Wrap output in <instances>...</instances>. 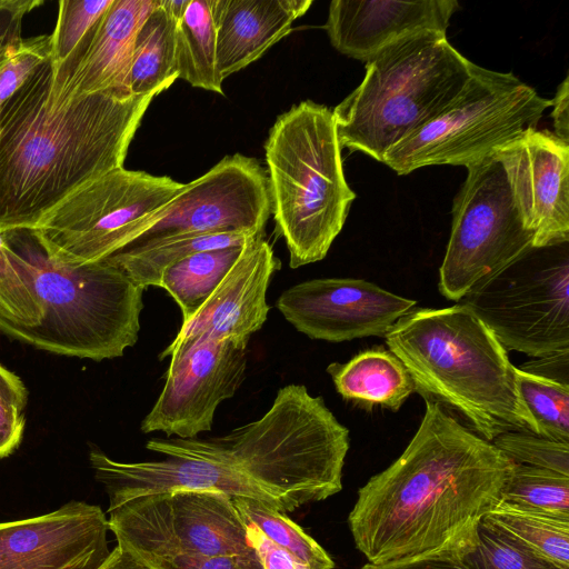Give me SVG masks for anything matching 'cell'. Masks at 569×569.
I'll return each instance as SVG.
<instances>
[{"label": "cell", "mask_w": 569, "mask_h": 569, "mask_svg": "<svg viewBox=\"0 0 569 569\" xmlns=\"http://www.w3.org/2000/svg\"><path fill=\"white\" fill-rule=\"evenodd\" d=\"M423 398L411 441L359 488L348 516L353 542L371 563L470 546L515 463L440 402Z\"/></svg>", "instance_id": "obj_1"}, {"label": "cell", "mask_w": 569, "mask_h": 569, "mask_svg": "<svg viewBox=\"0 0 569 569\" xmlns=\"http://www.w3.org/2000/svg\"><path fill=\"white\" fill-rule=\"evenodd\" d=\"M51 74L48 59L0 112V232L34 229L73 191L123 167L158 96L112 88L57 101Z\"/></svg>", "instance_id": "obj_2"}, {"label": "cell", "mask_w": 569, "mask_h": 569, "mask_svg": "<svg viewBox=\"0 0 569 569\" xmlns=\"http://www.w3.org/2000/svg\"><path fill=\"white\" fill-rule=\"evenodd\" d=\"M349 430L302 385L278 390L259 419L207 439L152 438L148 450L229 466L272 497L282 512L342 489Z\"/></svg>", "instance_id": "obj_3"}, {"label": "cell", "mask_w": 569, "mask_h": 569, "mask_svg": "<svg viewBox=\"0 0 569 569\" xmlns=\"http://www.w3.org/2000/svg\"><path fill=\"white\" fill-rule=\"evenodd\" d=\"M385 338L416 391L456 409L481 438L491 442L510 431L536 435L507 350L466 305L411 310Z\"/></svg>", "instance_id": "obj_4"}, {"label": "cell", "mask_w": 569, "mask_h": 569, "mask_svg": "<svg viewBox=\"0 0 569 569\" xmlns=\"http://www.w3.org/2000/svg\"><path fill=\"white\" fill-rule=\"evenodd\" d=\"M263 148L271 213L290 267L322 260L356 198L332 111L310 100L292 106L277 118Z\"/></svg>", "instance_id": "obj_5"}, {"label": "cell", "mask_w": 569, "mask_h": 569, "mask_svg": "<svg viewBox=\"0 0 569 569\" xmlns=\"http://www.w3.org/2000/svg\"><path fill=\"white\" fill-rule=\"evenodd\" d=\"M472 66L437 31L382 49L366 61L361 83L332 111L340 147L382 162L393 146L447 108Z\"/></svg>", "instance_id": "obj_6"}, {"label": "cell", "mask_w": 569, "mask_h": 569, "mask_svg": "<svg viewBox=\"0 0 569 569\" xmlns=\"http://www.w3.org/2000/svg\"><path fill=\"white\" fill-rule=\"evenodd\" d=\"M33 276L41 322L20 342L51 353L101 361L121 357L139 337L143 289L99 260L67 264L52 259L32 229L1 232Z\"/></svg>", "instance_id": "obj_7"}, {"label": "cell", "mask_w": 569, "mask_h": 569, "mask_svg": "<svg viewBox=\"0 0 569 569\" xmlns=\"http://www.w3.org/2000/svg\"><path fill=\"white\" fill-rule=\"evenodd\" d=\"M551 104L512 72L473 63L468 82L447 108L393 146L382 162L398 174L435 164L467 168L537 129Z\"/></svg>", "instance_id": "obj_8"}, {"label": "cell", "mask_w": 569, "mask_h": 569, "mask_svg": "<svg viewBox=\"0 0 569 569\" xmlns=\"http://www.w3.org/2000/svg\"><path fill=\"white\" fill-rule=\"evenodd\" d=\"M183 187L121 167L73 191L32 230L59 262L103 260L130 244Z\"/></svg>", "instance_id": "obj_9"}, {"label": "cell", "mask_w": 569, "mask_h": 569, "mask_svg": "<svg viewBox=\"0 0 569 569\" xmlns=\"http://www.w3.org/2000/svg\"><path fill=\"white\" fill-rule=\"evenodd\" d=\"M567 244L532 247L459 300L507 351L539 358L569 349Z\"/></svg>", "instance_id": "obj_10"}, {"label": "cell", "mask_w": 569, "mask_h": 569, "mask_svg": "<svg viewBox=\"0 0 569 569\" xmlns=\"http://www.w3.org/2000/svg\"><path fill=\"white\" fill-rule=\"evenodd\" d=\"M110 531L141 557L236 556L261 563L232 499L221 492L171 490L107 510Z\"/></svg>", "instance_id": "obj_11"}, {"label": "cell", "mask_w": 569, "mask_h": 569, "mask_svg": "<svg viewBox=\"0 0 569 569\" xmlns=\"http://www.w3.org/2000/svg\"><path fill=\"white\" fill-rule=\"evenodd\" d=\"M452 204L451 232L439 269V290L458 301L478 282L533 247L492 157L467 167Z\"/></svg>", "instance_id": "obj_12"}, {"label": "cell", "mask_w": 569, "mask_h": 569, "mask_svg": "<svg viewBox=\"0 0 569 569\" xmlns=\"http://www.w3.org/2000/svg\"><path fill=\"white\" fill-rule=\"evenodd\" d=\"M270 213L267 171L254 158L226 156L204 174L184 183L127 247L198 234L263 237Z\"/></svg>", "instance_id": "obj_13"}, {"label": "cell", "mask_w": 569, "mask_h": 569, "mask_svg": "<svg viewBox=\"0 0 569 569\" xmlns=\"http://www.w3.org/2000/svg\"><path fill=\"white\" fill-rule=\"evenodd\" d=\"M171 357L164 386L141 422L144 433L191 439L210 431L218 406L234 396L247 369V345L198 337L167 347Z\"/></svg>", "instance_id": "obj_14"}, {"label": "cell", "mask_w": 569, "mask_h": 569, "mask_svg": "<svg viewBox=\"0 0 569 569\" xmlns=\"http://www.w3.org/2000/svg\"><path fill=\"white\" fill-rule=\"evenodd\" d=\"M416 303L363 279L322 278L288 288L276 307L309 338L342 342L385 337Z\"/></svg>", "instance_id": "obj_15"}, {"label": "cell", "mask_w": 569, "mask_h": 569, "mask_svg": "<svg viewBox=\"0 0 569 569\" xmlns=\"http://www.w3.org/2000/svg\"><path fill=\"white\" fill-rule=\"evenodd\" d=\"M513 204L535 248L569 242V143L530 129L497 148Z\"/></svg>", "instance_id": "obj_16"}, {"label": "cell", "mask_w": 569, "mask_h": 569, "mask_svg": "<svg viewBox=\"0 0 569 569\" xmlns=\"http://www.w3.org/2000/svg\"><path fill=\"white\" fill-rule=\"evenodd\" d=\"M99 506L70 501L46 515L0 522V569H97L110 555Z\"/></svg>", "instance_id": "obj_17"}, {"label": "cell", "mask_w": 569, "mask_h": 569, "mask_svg": "<svg viewBox=\"0 0 569 569\" xmlns=\"http://www.w3.org/2000/svg\"><path fill=\"white\" fill-rule=\"evenodd\" d=\"M280 267L263 237L246 242L229 272L193 317L182 322L169 347L198 337L248 345L267 320V289Z\"/></svg>", "instance_id": "obj_18"}, {"label": "cell", "mask_w": 569, "mask_h": 569, "mask_svg": "<svg viewBox=\"0 0 569 569\" xmlns=\"http://www.w3.org/2000/svg\"><path fill=\"white\" fill-rule=\"evenodd\" d=\"M89 461L94 478L106 489L109 508L158 492L199 490L221 492L230 498L257 499L281 511L278 502L261 488L219 462L178 456H167L162 460L120 462L97 448L90 450Z\"/></svg>", "instance_id": "obj_19"}, {"label": "cell", "mask_w": 569, "mask_h": 569, "mask_svg": "<svg viewBox=\"0 0 569 569\" xmlns=\"http://www.w3.org/2000/svg\"><path fill=\"white\" fill-rule=\"evenodd\" d=\"M456 0H333L325 29L340 53L366 62L388 46L425 31L446 33Z\"/></svg>", "instance_id": "obj_20"}, {"label": "cell", "mask_w": 569, "mask_h": 569, "mask_svg": "<svg viewBox=\"0 0 569 569\" xmlns=\"http://www.w3.org/2000/svg\"><path fill=\"white\" fill-rule=\"evenodd\" d=\"M156 6L157 0H112L72 74L57 88L50 84L52 98L69 101L112 88L126 89L137 33Z\"/></svg>", "instance_id": "obj_21"}, {"label": "cell", "mask_w": 569, "mask_h": 569, "mask_svg": "<svg viewBox=\"0 0 569 569\" xmlns=\"http://www.w3.org/2000/svg\"><path fill=\"white\" fill-rule=\"evenodd\" d=\"M311 0H213L217 66L222 80L287 36Z\"/></svg>", "instance_id": "obj_22"}, {"label": "cell", "mask_w": 569, "mask_h": 569, "mask_svg": "<svg viewBox=\"0 0 569 569\" xmlns=\"http://www.w3.org/2000/svg\"><path fill=\"white\" fill-rule=\"evenodd\" d=\"M327 371L343 399L363 406L397 411L416 391L403 363L382 348L361 351L347 363H331Z\"/></svg>", "instance_id": "obj_23"}, {"label": "cell", "mask_w": 569, "mask_h": 569, "mask_svg": "<svg viewBox=\"0 0 569 569\" xmlns=\"http://www.w3.org/2000/svg\"><path fill=\"white\" fill-rule=\"evenodd\" d=\"M177 23L157 6L141 24L124 88L132 94L160 93L177 79Z\"/></svg>", "instance_id": "obj_24"}, {"label": "cell", "mask_w": 569, "mask_h": 569, "mask_svg": "<svg viewBox=\"0 0 569 569\" xmlns=\"http://www.w3.org/2000/svg\"><path fill=\"white\" fill-rule=\"evenodd\" d=\"M253 238L243 233L184 236L127 247L104 260L120 269L143 290L159 287L163 271L171 264L197 252L243 246Z\"/></svg>", "instance_id": "obj_25"}, {"label": "cell", "mask_w": 569, "mask_h": 569, "mask_svg": "<svg viewBox=\"0 0 569 569\" xmlns=\"http://www.w3.org/2000/svg\"><path fill=\"white\" fill-rule=\"evenodd\" d=\"M178 79L194 88L223 93L217 66L213 0H190L176 33Z\"/></svg>", "instance_id": "obj_26"}, {"label": "cell", "mask_w": 569, "mask_h": 569, "mask_svg": "<svg viewBox=\"0 0 569 569\" xmlns=\"http://www.w3.org/2000/svg\"><path fill=\"white\" fill-rule=\"evenodd\" d=\"M243 246L197 252L163 271L159 287L168 291L180 307L182 322L193 317L211 296L239 258Z\"/></svg>", "instance_id": "obj_27"}, {"label": "cell", "mask_w": 569, "mask_h": 569, "mask_svg": "<svg viewBox=\"0 0 569 569\" xmlns=\"http://www.w3.org/2000/svg\"><path fill=\"white\" fill-rule=\"evenodd\" d=\"M482 520L535 553L569 569V519L498 500Z\"/></svg>", "instance_id": "obj_28"}, {"label": "cell", "mask_w": 569, "mask_h": 569, "mask_svg": "<svg viewBox=\"0 0 569 569\" xmlns=\"http://www.w3.org/2000/svg\"><path fill=\"white\" fill-rule=\"evenodd\" d=\"M112 0H61L51 36V87L61 86L86 54Z\"/></svg>", "instance_id": "obj_29"}, {"label": "cell", "mask_w": 569, "mask_h": 569, "mask_svg": "<svg viewBox=\"0 0 569 569\" xmlns=\"http://www.w3.org/2000/svg\"><path fill=\"white\" fill-rule=\"evenodd\" d=\"M43 316L26 261L6 243L0 232V332L19 340Z\"/></svg>", "instance_id": "obj_30"}, {"label": "cell", "mask_w": 569, "mask_h": 569, "mask_svg": "<svg viewBox=\"0 0 569 569\" xmlns=\"http://www.w3.org/2000/svg\"><path fill=\"white\" fill-rule=\"evenodd\" d=\"M231 499L244 525L253 526L271 542L311 569L335 568V562L326 550L282 511L252 498Z\"/></svg>", "instance_id": "obj_31"}, {"label": "cell", "mask_w": 569, "mask_h": 569, "mask_svg": "<svg viewBox=\"0 0 569 569\" xmlns=\"http://www.w3.org/2000/svg\"><path fill=\"white\" fill-rule=\"evenodd\" d=\"M499 500L569 519V477L515 462L500 491Z\"/></svg>", "instance_id": "obj_32"}, {"label": "cell", "mask_w": 569, "mask_h": 569, "mask_svg": "<svg viewBox=\"0 0 569 569\" xmlns=\"http://www.w3.org/2000/svg\"><path fill=\"white\" fill-rule=\"evenodd\" d=\"M519 397L531 417L536 435L569 443V385L516 368Z\"/></svg>", "instance_id": "obj_33"}, {"label": "cell", "mask_w": 569, "mask_h": 569, "mask_svg": "<svg viewBox=\"0 0 569 569\" xmlns=\"http://www.w3.org/2000/svg\"><path fill=\"white\" fill-rule=\"evenodd\" d=\"M462 559L469 569H563L483 520Z\"/></svg>", "instance_id": "obj_34"}, {"label": "cell", "mask_w": 569, "mask_h": 569, "mask_svg": "<svg viewBox=\"0 0 569 569\" xmlns=\"http://www.w3.org/2000/svg\"><path fill=\"white\" fill-rule=\"evenodd\" d=\"M491 443L516 463L569 477V443L523 431L501 433Z\"/></svg>", "instance_id": "obj_35"}, {"label": "cell", "mask_w": 569, "mask_h": 569, "mask_svg": "<svg viewBox=\"0 0 569 569\" xmlns=\"http://www.w3.org/2000/svg\"><path fill=\"white\" fill-rule=\"evenodd\" d=\"M50 57V34L22 39L19 48L0 68V112L12 96Z\"/></svg>", "instance_id": "obj_36"}, {"label": "cell", "mask_w": 569, "mask_h": 569, "mask_svg": "<svg viewBox=\"0 0 569 569\" xmlns=\"http://www.w3.org/2000/svg\"><path fill=\"white\" fill-rule=\"evenodd\" d=\"M42 0H0V68L19 48L23 17Z\"/></svg>", "instance_id": "obj_37"}, {"label": "cell", "mask_w": 569, "mask_h": 569, "mask_svg": "<svg viewBox=\"0 0 569 569\" xmlns=\"http://www.w3.org/2000/svg\"><path fill=\"white\" fill-rule=\"evenodd\" d=\"M468 547L442 548L381 563L367 562L360 569H469L462 559Z\"/></svg>", "instance_id": "obj_38"}, {"label": "cell", "mask_w": 569, "mask_h": 569, "mask_svg": "<svg viewBox=\"0 0 569 569\" xmlns=\"http://www.w3.org/2000/svg\"><path fill=\"white\" fill-rule=\"evenodd\" d=\"M154 569H263L236 556H176L171 558L142 557Z\"/></svg>", "instance_id": "obj_39"}, {"label": "cell", "mask_w": 569, "mask_h": 569, "mask_svg": "<svg viewBox=\"0 0 569 569\" xmlns=\"http://www.w3.org/2000/svg\"><path fill=\"white\" fill-rule=\"evenodd\" d=\"M247 537L256 550L263 569H311L307 563L281 549L258 529L251 525H246Z\"/></svg>", "instance_id": "obj_40"}, {"label": "cell", "mask_w": 569, "mask_h": 569, "mask_svg": "<svg viewBox=\"0 0 569 569\" xmlns=\"http://www.w3.org/2000/svg\"><path fill=\"white\" fill-rule=\"evenodd\" d=\"M24 425L23 411L0 399V459L19 447Z\"/></svg>", "instance_id": "obj_41"}, {"label": "cell", "mask_w": 569, "mask_h": 569, "mask_svg": "<svg viewBox=\"0 0 569 569\" xmlns=\"http://www.w3.org/2000/svg\"><path fill=\"white\" fill-rule=\"evenodd\" d=\"M520 370L559 383L569 385V349L523 363Z\"/></svg>", "instance_id": "obj_42"}, {"label": "cell", "mask_w": 569, "mask_h": 569, "mask_svg": "<svg viewBox=\"0 0 569 569\" xmlns=\"http://www.w3.org/2000/svg\"><path fill=\"white\" fill-rule=\"evenodd\" d=\"M552 100L551 118L553 121V134L566 143H569V78L568 76L558 86Z\"/></svg>", "instance_id": "obj_43"}, {"label": "cell", "mask_w": 569, "mask_h": 569, "mask_svg": "<svg viewBox=\"0 0 569 569\" xmlns=\"http://www.w3.org/2000/svg\"><path fill=\"white\" fill-rule=\"evenodd\" d=\"M0 399L20 410L27 406L28 390L21 379L0 363Z\"/></svg>", "instance_id": "obj_44"}, {"label": "cell", "mask_w": 569, "mask_h": 569, "mask_svg": "<svg viewBox=\"0 0 569 569\" xmlns=\"http://www.w3.org/2000/svg\"><path fill=\"white\" fill-rule=\"evenodd\" d=\"M97 569H154L130 548L118 543Z\"/></svg>", "instance_id": "obj_45"}, {"label": "cell", "mask_w": 569, "mask_h": 569, "mask_svg": "<svg viewBox=\"0 0 569 569\" xmlns=\"http://www.w3.org/2000/svg\"><path fill=\"white\" fill-rule=\"evenodd\" d=\"M190 0H159L160 7L178 24Z\"/></svg>", "instance_id": "obj_46"}]
</instances>
